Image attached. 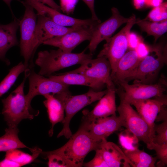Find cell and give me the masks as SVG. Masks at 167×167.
<instances>
[{
    "mask_svg": "<svg viewBox=\"0 0 167 167\" xmlns=\"http://www.w3.org/2000/svg\"><path fill=\"white\" fill-rule=\"evenodd\" d=\"M136 19L135 16L133 14L130 20L119 32L105 40L106 43L97 55V57H104L109 61L111 67V78L119 60L128 49V36L131 28L136 23Z\"/></svg>",
    "mask_w": 167,
    "mask_h": 167,
    "instance_id": "obj_8",
    "label": "cell"
},
{
    "mask_svg": "<svg viewBox=\"0 0 167 167\" xmlns=\"http://www.w3.org/2000/svg\"><path fill=\"white\" fill-rule=\"evenodd\" d=\"M163 0H148L147 7H155L160 5L163 3Z\"/></svg>",
    "mask_w": 167,
    "mask_h": 167,
    "instance_id": "obj_41",
    "label": "cell"
},
{
    "mask_svg": "<svg viewBox=\"0 0 167 167\" xmlns=\"http://www.w3.org/2000/svg\"><path fill=\"white\" fill-rule=\"evenodd\" d=\"M93 158L88 162L84 164L83 165L87 167H109L106 162L101 149L99 148L96 150Z\"/></svg>",
    "mask_w": 167,
    "mask_h": 167,
    "instance_id": "obj_33",
    "label": "cell"
},
{
    "mask_svg": "<svg viewBox=\"0 0 167 167\" xmlns=\"http://www.w3.org/2000/svg\"><path fill=\"white\" fill-rule=\"evenodd\" d=\"M143 40L141 37L136 33L130 32L128 36V49L135 50L139 42Z\"/></svg>",
    "mask_w": 167,
    "mask_h": 167,
    "instance_id": "obj_36",
    "label": "cell"
},
{
    "mask_svg": "<svg viewBox=\"0 0 167 167\" xmlns=\"http://www.w3.org/2000/svg\"><path fill=\"white\" fill-rule=\"evenodd\" d=\"M121 119L122 126L133 134L139 141H141L151 150L153 138L149 126L129 103L120 100L117 108Z\"/></svg>",
    "mask_w": 167,
    "mask_h": 167,
    "instance_id": "obj_7",
    "label": "cell"
},
{
    "mask_svg": "<svg viewBox=\"0 0 167 167\" xmlns=\"http://www.w3.org/2000/svg\"><path fill=\"white\" fill-rule=\"evenodd\" d=\"M22 2L31 6L37 11L36 15L47 16L56 23L63 26L71 27L95 26L100 23V20L91 19H78L61 13L60 12L35 0H26Z\"/></svg>",
    "mask_w": 167,
    "mask_h": 167,
    "instance_id": "obj_13",
    "label": "cell"
},
{
    "mask_svg": "<svg viewBox=\"0 0 167 167\" xmlns=\"http://www.w3.org/2000/svg\"><path fill=\"white\" fill-rule=\"evenodd\" d=\"M45 99L43 104L46 108L49 121L51 124L49 131V136H52L55 125L62 122L64 118V108L62 102L55 96L54 94L43 96Z\"/></svg>",
    "mask_w": 167,
    "mask_h": 167,
    "instance_id": "obj_23",
    "label": "cell"
},
{
    "mask_svg": "<svg viewBox=\"0 0 167 167\" xmlns=\"http://www.w3.org/2000/svg\"><path fill=\"white\" fill-rule=\"evenodd\" d=\"M49 78L54 81L68 85H81L90 87L96 91H100L105 86L104 84L85 75L68 72L58 75H50Z\"/></svg>",
    "mask_w": 167,
    "mask_h": 167,
    "instance_id": "obj_22",
    "label": "cell"
},
{
    "mask_svg": "<svg viewBox=\"0 0 167 167\" xmlns=\"http://www.w3.org/2000/svg\"><path fill=\"white\" fill-rule=\"evenodd\" d=\"M3 1L6 3V4L8 6L9 8L10 9L11 11V12L12 13V14L13 15V13L12 11L11 10V3L13 1H18L21 2V1L20 0H2Z\"/></svg>",
    "mask_w": 167,
    "mask_h": 167,
    "instance_id": "obj_42",
    "label": "cell"
},
{
    "mask_svg": "<svg viewBox=\"0 0 167 167\" xmlns=\"http://www.w3.org/2000/svg\"><path fill=\"white\" fill-rule=\"evenodd\" d=\"M126 156L130 161L131 167H155L157 160L156 157L143 150L137 148L133 150H123Z\"/></svg>",
    "mask_w": 167,
    "mask_h": 167,
    "instance_id": "obj_25",
    "label": "cell"
},
{
    "mask_svg": "<svg viewBox=\"0 0 167 167\" xmlns=\"http://www.w3.org/2000/svg\"><path fill=\"white\" fill-rule=\"evenodd\" d=\"M44 4H46L50 7L59 12L61 11L60 6L58 5L54 0H35Z\"/></svg>",
    "mask_w": 167,
    "mask_h": 167,
    "instance_id": "obj_39",
    "label": "cell"
},
{
    "mask_svg": "<svg viewBox=\"0 0 167 167\" xmlns=\"http://www.w3.org/2000/svg\"><path fill=\"white\" fill-rule=\"evenodd\" d=\"M166 46L159 44L151 46L149 54L140 60L134 70L124 81L153 83L161 69L167 64Z\"/></svg>",
    "mask_w": 167,
    "mask_h": 167,
    "instance_id": "obj_4",
    "label": "cell"
},
{
    "mask_svg": "<svg viewBox=\"0 0 167 167\" xmlns=\"http://www.w3.org/2000/svg\"><path fill=\"white\" fill-rule=\"evenodd\" d=\"M141 60L135 50H129L126 52L119 60L115 73L111 78L114 84L124 81Z\"/></svg>",
    "mask_w": 167,
    "mask_h": 167,
    "instance_id": "obj_21",
    "label": "cell"
},
{
    "mask_svg": "<svg viewBox=\"0 0 167 167\" xmlns=\"http://www.w3.org/2000/svg\"><path fill=\"white\" fill-rule=\"evenodd\" d=\"M25 7L22 19L19 20L21 38L20 47L24 64L28 68L33 67L32 58L36 51L34 46V37L37 22V15L31 6L21 2Z\"/></svg>",
    "mask_w": 167,
    "mask_h": 167,
    "instance_id": "obj_9",
    "label": "cell"
},
{
    "mask_svg": "<svg viewBox=\"0 0 167 167\" xmlns=\"http://www.w3.org/2000/svg\"><path fill=\"white\" fill-rule=\"evenodd\" d=\"M155 151L156 158L160 160L157 165H167V144L160 145L155 143L152 144L151 149Z\"/></svg>",
    "mask_w": 167,
    "mask_h": 167,
    "instance_id": "obj_32",
    "label": "cell"
},
{
    "mask_svg": "<svg viewBox=\"0 0 167 167\" xmlns=\"http://www.w3.org/2000/svg\"><path fill=\"white\" fill-rule=\"evenodd\" d=\"M99 148L108 167H131L123 151L115 143L104 139L100 142Z\"/></svg>",
    "mask_w": 167,
    "mask_h": 167,
    "instance_id": "obj_19",
    "label": "cell"
},
{
    "mask_svg": "<svg viewBox=\"0 0 167 167\" xmlns=\"http://www.w3.org/2000/svg\"><path fill=\"white\" fill-rule=\"evenodd\" d=\"M19 20H14L6 24H0V60L7 65L10 64L6 58L7 51L11 48L18 44L16 32L19 26Z\"/></svg>",
    "mask_w": 167,
    "mask_h": 167,
    "instance_id": "obj_20",
    "label": "cell"
},
{
    "mask_svg": "<svg viewBox=\"0 0 167 167\" xmlns=\"http://www.w3.org/2000/svg\"><path fill=\"white\" fill-rule=\"evenodd\" d=\"M118 139L119 143L124 150H131L138 148L139 140L126 129L119 134Z\"/></svg>",
    "mask_w": 167,
    "mask_h": 167,
    "instance_id": "obj_29",
    "label": "cell"
},
{
    "mask_svg": "<svg viewBox=\"0 0 167 167\" xmlns=\"http://www.w3.org/2000/svg\"><path fill=\"white\" fill-rule=\"evenodd\" d=\"M137 24L141 30L149 35L154 36L155 42L167 31V19L160 22H152L145 19H136Z\"/></svg>",
    "mask_w": 167,
    "mask_h": 167,
    "instance_id": "obj_26",
    "label": "cell"
},
{
    "mask_svg": "<svg viewBox=\"0 0 167 167\" xmlns=\"http://www.w3.org/2000/svg\"><path fill=\"white\" fill-rule=\"evenodd\" d=\"M167 4L162 3L159 6L154 7L144 19L152 22H160L167 19Z\"/></svg>",
    "mask_w": 167,
    "mask_h": 167,
    "instance_id": "obj_30",
    "label": "cell"
},
{
    "mask_svg": "<svg viewBox=\"0 0 167 167\" xmlns=\"http://www.w3.org/2000/svg\"><path fill=\"white\" fill-rule=\"evenodd\" d=\"M68 72L82 74L91 78L104 84L107 89H116L111 77L110 64L104 57L88 59L79 68Z\"/></svg>",
    "mask_w": 167,
    "mask_h": 167,
    "instance_id": "obj_11",
    "label": "cell"
},
{
    "mask_svg": "<svg viewBox=\"0 0 167 167\" xmlns=\"http://www.w3.org/2000/svg\"><path fill=\"white\" fill-rule=\"evenodd\" d=\"M79 0H60L61 11L67 14L73 13Z\"/></svg>",
    "mask_w": 167,
    "mask_h": 167,
    "instance_id": "obj_34",
    "label": "cell"
},
{
    "mask_svg": "<svg viewBox=\"0 0 167 167\" xmlns=\"http://www.w3.org/2000/svg\"><path fill=\"white\" fill-rule=\"evenodd\" d=\"M120 89H116V93L120 100L129 104L135 101L152 98L166 95L167 83L166 78L162 76L155 84H146L134 82L132 84L122 81L117 84Z\"/></svg>",
    "mask_w": 167,
    "mask_h": 167,
    "instance_id": "obj_6",
    "label": "cell"
},
{
    "mask_svg": "<svg viewBox=\"0 0 167 167\" xmlns=\"http://www.w3.org/2000/svg\"><path fill=\"white\" fill-rule=\"evenodd\" d=\"M22 62L13 67L0 83V97L6 93L14 84L19 75L27 69Z\"/></svg>",
    "mask_w": 167,
    "mask_h": 167,
    "instance_id": "obj_28",
    "label": "cell"
},
{
    "mask_svg": "<svg viewBox=\"0 0 167 167\" xmlns=\"http://www.w3.org/2000/svg\"><path fill=\"white\" fill-rule=\"evenodd\" d=\"M91 137L96 142L105 139L122 126L121 119L116 114L96 119L88 124L81 123Z\"/></svg>",
    "mask_w": 167,
    "mask_h": 167,
    "instance_id": "obj_17",
    "label": "cell"
},
{
    "mask_svg": "<svg viewBox=\"0 0 167 167\" xmlns=\"http://www.w3.org/2000/svg\"><path fill=\"white\" fill-rule=\"evenodd\" d=\"M82 1H83V0H82Z\"/></svg>",
    "mask_w": 167,
    "mask_h": 167,
    "instance_id": "obj_43",
    "label": "cell"
},
{
    "mask_svg": "<svg viewBox=\"0 0 167 167\" xmlns=\"http://www.w3.org/2000/svg\"><path fill=\"white\" fill-rule=\"evenodd\" d=\"M29 88L28 93L25 95L28 106L32 108L31 102L32 99L38 95L49 94H54L68 92L69 85L46 78L43 75L37 74L30 69L28 76Z\"/></svg>",
    "mask_w": 167,
    "mask_h": 167,
    "instance_id": "obj_10",
    "label": "cell"
},
{
    "mask_svg": "<svg viewBox=\"0 0 167 167\" xmlns=\"http://www.w3.org/2000/svg\"><path fill=\"white\" fill-rule=\"evenodd\" d=\"M94 0H83V1L87 5L90 9L92 15L91 18L94 20H98L99 19L96 15L94 9Z\"/></svg>",
    "mask_w": 167,
    "mask_h": 167,
    "instance_id": "obj_37",
    "label": "cell"
},
{
    "mask_svg": "<svg viewBox=\"0 0 167 167\" xmlns=\"http://www.w3.org/2000/svg\"><path fill=\"white\" fill-rule=\"evenodd\" d=\"M107 91V89L96 91L91 88L87 92L79 95H72L70 91L54 94L62 103L65 112V116L62 122L63 127L58 134L57 138L64 136L69 139L72 135L70 128V123L73 117L84 107L99 100Z\"/></svg>",
    "mask_w": 167,
    "mask_h": 167,
    "instance_id": "obj_5",
    "label": "cell"
},
{
    "mask_svg": "<svg viewBox=\"0 0 167 167\" xmlns=\"http://www.w3.org/2000/svg\"><path fill=\"white\" fill-rule=\"evenodd\" d=\"M36 15L37 18L34 37V46L36 50L44 41L55 37L62 36L82 27H66L56 23L46 15Z\"/></svg>",
    "mask_w": 167,
    "mask_h": 167,
    "instance_id": "obj_14",
    "label": "cell"
},
{
    "mask_svg": "<svg viewBox=\"0 0 167 167\" xmlns=\"http://www.w3.org/2000/svg\"><path fill=\"white\" fill-rule=\"evenodd\" d=\"M30 69L25 71L24 76L19 85L6 98L2 100L3 109L1 113L8 127H17L23 119L32 120L38 111L33 112L32 108L28 105L25 95L24 88Z\"/></svg>",
    "mask_w": 167,
    "mask_h": 167,
    "instance_id": "obj_2",
    "label": "cell"
},
{
    "mask_svg": "<svg viewBox=\"0 0 167 167\" xmlns=\"http://www.w3.org/2000/svg\"><path fill=\"white\" fill-rule=\"evenodd\" d=\"M150 49L151 46L145 43L143 40L139 42L135 50L139 58L142 60L149 54Z\"/></svg>",
    "mask_w": 167,
    "mask_h": 167,
    "instance_id": "obj_35",
    "label": "cell"
},
{
    "mask_svg": "<svg viewBox=\"0 0 167 167\" xmlns=\"http://www.w3.org/2000/svg\"><path fill=\"white\" fill-rule=\"evenodd\" d=\"M112 16L102 23L94 26L92 37L88 45L91 53L94 52L98 44L104 40L110 38L116 30L123 24L126 23L131 19L121 15L118 9H111Z\"/></svg>",
    "mask_w": 167,
    "mask_h": 167,
    "instance_id": "obj_12",
    "label": "cell"
},
{
    "mask_svg": "<svg viewBox=\"0 0 167 167\" xmlns=\"http://www.w3.org/2000/svg\"><path fill=\"white\" fill-rule=\"evenodd\" d=\"M130 104L135 106L137 112L149 126L153 141L155 135L154 130L155 122L159 114L167 106V95L135 101Z\"/></svg>",
    "mask_w": 167,
    "mask_h": 167,
    "instance_id": "obj_16",
    "label": "cell"
},
{
    "mask_svg": "<svg viewBox=\"0 0 167 167\" xmlns=\"http://www.w3.org/2000/svg\"><path fill=\"white\" fill-rule=\"evenodd\" d=\"M148 0H133V4L136 9H141L147 7Z\"/></svg>",
    "mask_w": 167,
    "mask_h": 167,
    "instance_id": "obj_40",
    "label": "cell"
},
{
    "mask_svg": "<svg viewBox=\"0 0 167 167\" xmlns=\"http://www.w3.org/2000/svg\"><path fill=\"white\" fill-rule=\"evenodd\" d=\"M154 130L155 135L153 143L160 145L167 144V120L161 124H155Z\"/></svg>",
    "mask_w": 167,
    "mask_h": 167,
    "instance_id": "obj_31",
    "label": "cell"
},
{
    "mask_svg": "<svg viewBox=\"0 0 167 167\" xmlns=\"http://www.w3.org/2000/svg\"><path fill=\"white\" fill-rule=\"evenodd\" d=\"M31 155L21 151L19 149H11L6 152L5 158L19 164L21 166L30 164L39 155L42 151L36 147L30 150Z\"/></svg>",
    "mask_w": 167,
    "mask_h": 167,
    "instance_id": "obj_27",
    "label": "cell"
},
{
    "mask_svg": "<svg viewBox=\"0 0 167 167\" xmlns=\"http://www.w3.org/2000/svg\"><path fill=\"white\" fill-rule=\"evenodd\" d=\"M21 167L19 164L5 158L0 161V167Z\"/></svg>",
    "mask_w": 167,
    "mask_h": 167,
    "instance_id": "obj_38",
    "label": "cell"
},
{
    "mask_svg": "<svg viewBox=\"0 0 167 167\" xmlns=\"http://www.w3.org/2000/svg\"><path fill=\"white\" fill-rule=\"evenodd\" d=\"M94 26H82L62 36L48 40L43 44L56 47L64 52L71 53L83 41L90 40Z\"/></svg>",
    "mask_w": 167,
    "mask_h": 167,
    "instance_id": "obj_15",
    "label": "cell"
},
{
    "mask_svg": "<svg viewBox=\"0 0 167 167\" xmlns=\"http://www.w3.org/2000/svg\"><path fill=\"white\" fill-rule=\"evenodd\" d=\"M116 89H107L106 93L92 110L83 111L82 123L88 124L96 119L116 114Z\"/></svg>",
    "mask_w": 167,
    "mask_h": 167,
    "instance_id": "obj_18",
    "label": "cell"
},
{
    "mask_svg": "<svg viewBox=\"0 0 167 167\" xmlns=\"http://www.w3.org/2000/svg\"><path fill=\"white\" fill-rule=\"evenodd\" d=\"M63 146L51 151L60 156L67 167H82L87 155L99 148L100 142H96L92 139L85 127L81 125Z\"/></svg>",
    "mask_w": 167,
    "mask_h": 167,
    "instance_id": "obj_1",
    "label": "cell"
},
{
    "mask_svg": "<svg viewBox=\"0 0 167 167\" xmlns=\"http://www.w3.org/2000/svg\"><path fill=\"white\" fill-rule=\"evenodd\" d=\"M19 131L17 127H8L5 129V134L0 137V152L25 148L31 149L20 140Z\"/></svg>",
    "mask_w": 167,
    "mask_h": 167,
    "instance_id": "obj_24",
    "label": "cell"
},
{
    "mask_svg": "<svg viewBox=\"0 0 167 167\" xmlns=\"http://www.w3.org/2000/svg\"><path fill=\"white\" fill-rule=\"evenodd\" d=\"M92 53L85 54V50L73 53L66 52L58 48L40 51L35 63L40 68L39 74L49 76L65 68L76 64L81 65L88 59L92 58Z\"/></svg>",
    "mask_w": 167,
    "mask_h": 167,
    "instance_id": "obj_3",
    "label": "cell"
}]
</instances>
